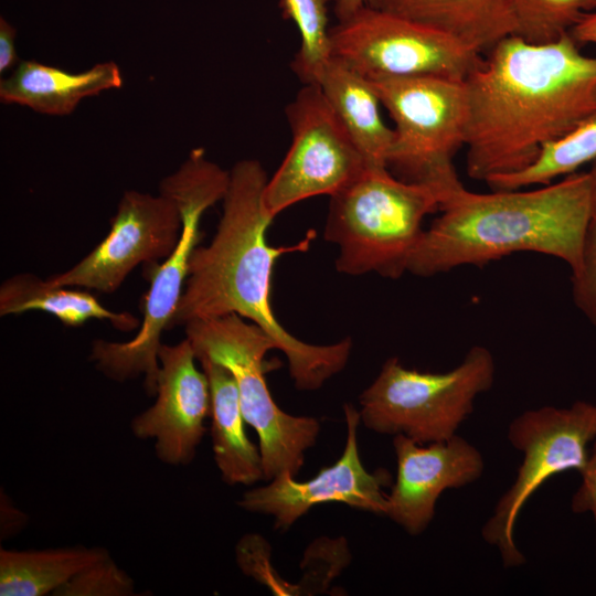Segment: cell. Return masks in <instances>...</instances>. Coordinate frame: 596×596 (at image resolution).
<instances>
[{
	"label": "cell",
	"mask_w": 596,
	"mask_h": 596,
	"mask_svg": "<svg viewBox=\"0 0 596 596\" xmlns=\"http://www.w3.org/2000/svg\"><path fill=\"white\" fill-rule=\"evenodd\" d=\"M465 82L466 170L479 181L524 170L596 110V56L570 32L549 43L507 36Z\"/></svg>",
	"instance_id": "cell-1"
},
{
	"label": "cell",
	"mask_w": 596,
	"mask_h": 596,
	"mask_svg": "<svg viewBox=\"0 0 596 596\" xmlns=\"http://www.w3.org/2000/svg\"><path fill=\"white\" fill-rule=\"evenodd\" d=\"M268 178L254 159L236 162L223 198L216 232L207 246H198L190 258L183 294L170 328L189 321L236 313L262 328L287 361L298 390L315 391L347 365L351 338L333 344L304 342L276 319L270 302L272 275L283 255L308 251L316 232L294 245L274 247L266 241L273 217L263 194Z\"/></svg>",
	"instance_id": "cell-2"
},
{
	"label": "cell",
	"mask_w": 596,
	"mask_h": 596,
	"mask_svg": "<svg viewBox=\"0 0 596 596\" xmlns=\"http://www.w3.org/2000/svg\"><path fill=\"white\" fill-rule=\"evenodd\" d=\"M589 210L588 172H573L533 190L477 193L451 188L440 215L424 230L407 272L422 277L481 266L518 252L581 264Z\"/></svg>",
	"instance_id": "cell-3"
},
{
	"label": "cell",
	"mask_w": 596,
	"mask_h": 596,
	"mask_svg": "<svg viewBox=\"0 0 596 596\" xmlns=\"http://www.w3.org/2000/svg\"><path fill=\"white\" fill-rule=\"evenodd\" d=\"M228 184L230 171L207 159L202 148L193 149L183 163L160 182L159 193L171 200L180 212L181 234L173 252L161 264H151L150 287L137 333L125 342L103 339L92 342L89 360L109 380L125 382L142 376L146 392L156 394L161 336L170 328L183 294L190 258L202 238V216L223 200Z\"/></svg>",
	"instance_id": "cell-4"
},
{
	"label": "cell",
	"mask_w": 596,
	"mask_h": 596,
	"mask_svg": "<svg viewBox=\"0 0 596 596\" xmlns=\"http://www.w3.org/2000/svg\"><path fill=\"white\" fill-rule=\"evenodd\" d=\"M450 184L408 182L387 167L368 166L330 196L324 238L339 248V273H375L397 279L407 272L424 219L439 211Z\"/></svg>",
	"instance_id": "cell-5"
},
{
	"label": "cell",
	"mask_w": 596,
	"mask_h": 596,
	"mask_svg": "<svg viewBox=\"0 0 596 596\" xmlns=\"http://www.w3.org/2000/svg\"><path fill=\"white\" fill-rule=\"evenodd\" d=\"M496 371L493 354L483 345L471 347L446 372L409 369L390 358L359 397L361 423L419 445L448 440L472 414L476 398L492 387Z\"/></svg>",
	"instance_id": "cell-6"
},
{
	"label": "cell",
	"mask_w": 596,
	"mask_h": 596,
	"mask_svg": "<svg viewBox=\"0 0 596 596\" xmlns=\"http://www.w3.org/2000/svg\"><path fill=\"white\" fill-rule=\"evenodd\" d=\"M184 329L196 360L210 359L234 376L245 421L258 436L265 480L280 473L296 477L305 453L317 443L320 423L288 414L275 403L265 380V356L276 349L275 342L236 313L189 321Z\"/></svg>",
	"instance_id": "cell-7"
},
{
	"label": "cell",
	"mask_w": 596,
	"mask_h": 596,
	"mask_svg": "<svg viewBox=\"0 0 596 596\" xmlns=\"http://www.w3.org/2000/svg\"><path fill=\"white\" fill-rule=\"evenodd\" d=\"M394 121L389 170L408 182L459 181L453 159L465 146L469 105L465 78L369 79Z\"/></svg>",
	"instance_id": "cell-8"
},
{
	"label": "cell",
	"mask_w": 596,
	"mask_h": 596,
	"mask_svg": "<svg viewBox=\"0 0 596 596\" xmlns=\"http://www.w3.org/2000/svg\"><path fill=\"white\" fill-rule=\"evenodd\" d=\"M510 445L522 454L514 481L499 498L481 528L486 543L497 549L505 568L525 564L514 541V526L532 494L555 475L583 470L589 444L596 438V403L576 401L528 409L508 426Z\"/></svg>",
	"instance_id": "cell-9"
},
{
	"label": "cell",
	"mask_w": 596,
	"mask_h": 596,
	"mask_svg": "<svg viewBox=\"0 0 596 596\" xmlns=\"http://www.w3.org/2000/svg\"><path fill=\"white\" fill-rule=\"evenodd\" d=\"M329 40L330 55L368 79L466 78L483 60L447 33L371 6L338 21Z\"/></svg>",
	"instance_id": "cell-10"
},
{
	"label": "cell",
	"mask_w": 596,
	"mask_h": 596,
	"mask_svg": "<svg viewBox=\"0 0 596 596\" xmlns=\"http://www.w3.org/2000/svg\"><path fill=\"white\" fill-rule=\"evenodd\" d=\"M285 113L291 146L263 194L273 219L302 200L338 193L368 167L318 85L304 84Z\"/></svg>",
	"instance_id": "cell-11"
},
{
	"label": "cell",
	"mask_w": 596,
	"mask_h": 596,
	"mask_svg": "<svg viewBox=\"0 0 596 596\" xmlns=\"http://www.w3.org/2000/svg\"><path fill=\"white\" fill-rule=\"evenodd\" d=\"M182 220L177 205L162 194L126 191L110 220L107 235L74 266L47 280L53 285L110 294L140 264L167 258L177 246Z\"/></svg>",
	"instance_id": "cell-12"
},
{
	"label": "cell",
	"mask_w": 596,
	"mask_h": 596,
	"mask_svg": "<svg viewBox=\"0 0 596 596\" xmlns=\"http://www.w3.org/2000/svg\"><path fill=\"white\" fill-rule=\"evenodd\" d=\"M347 439L342 455L329 467L307 481H297L289 473H280L269 483L245 491L237 505L252 513L272 515L274 528L288 530L312 507L339 502L352 508L384 515L386 508L385 486L391 475L384 469L369 472L362 464L358 447L360 413L352 404H345Z\"/></svg>",
	"instance_id": "cell-13"
},
{
	"label": "cell",
	"mask_w": 596,
	"mask_h": 596,
	"mask_svg": "<svg viewBox=\"0 0 596 596\" xmlns=\"http://www.w3.org/2000/svg\"><path fill=\"white\" fill-rule=\"evenodd\" d=\"M194 350L185 338L159 350L155 403L130 422L132 434L152 439L157 458L170 466L190 464L206 432L211 391Z\"/></svg>",
	"instance_id": "cell-14"
},
{
	"label": "cell",
	"mask_w": 596,
	"mask_h": 596,
	"mask_svg": "<svg viewBox=\"0 0 596 596\" xmlns=\"http://www.w3.org/2000/svg\"><path fill=\"white\" fill-rule=\"evenodd\" d=\"M397 472L386 494L384 515L411 535L423 533L435 515L440 494L477 481L485 471L481 453L458 434L445 441L419 445L393 438Z\"/></svg>",
	"instance_id": "cell-15"
},
{
	"label": "cell",
	"mask_w": 596,
	"mask_h": 596,
	"mask_svg": "<svg viewBox=\"0 0 596 596\" xmlns=\"http://www.w3.org/2000/svg\"><path fill=\"white\" fill-rule=\"evenodd\" d=\"M121 85L120 68L111 61L78 73L36 61H21L10 76L0 81V99L40 114L65 116L73 113L82 99Z\"/></svg>",
	"instance_id": "cell-16"
},
{
	"label": "cell",
	"mask_w": 596,
	"mask_h": 596,
	"mask_svg": "<svg viewBox=\"0 0 596 596\" xmlns=\"http://www.w3.org/2000/svg\"><path fill=\"white\" fill-rule=\"evenodd\" d=\"M347 129L368 166L387 167L394 138L381 116V102L370 81L331 56L315 82Z\"/></svg>",
	"instance_id": "cell-17"
},
{
	"label": "cell",
	"mask_w": 596,
	"mask_h": 596,
	"mask_svg": "<svg viewBox=\"0 0 596 596\" xmlns=\"http://www.w3.org/2000/svg\"><path fill=\"white\" fill-rule=\"evenodd\" d=\"M211 391V438L215 465L228 486H251L265 480L262 456L247 437L237 385L223 365L198 359Z\"/></svg>",
	"instance_id": "cell-18"
},
{
	"label": "cell",
	"mask_w": 596,
	"mask_h": 596,
	"mask_svg": "<svg viewBox=\"0 0 596 596\" xmlns=\"http://www.w3.org/2000/svg\"><path fill=\"white\" fill-rule=\"evenodd\" d=\"M375 7L447 33L480 54L515 33L512 0H376Z\"/></svg>",
	"instance_id": "cell-19"
},
{
	"label": "cell",
	"mask_w": 596,
	"mask_h": 596,
	"mask_svg": "<svg viewBox=\"0 0 596 596\" xmlns=\"http://www.w3.org/2000/svg\"><path fill=\"white\" fill-rule=\"evenodd\" d=\"M35 310L54 316L67 327H79L91 319H98L129 332L141 323L130 312L109 310L84 288L53 285L31 273L15 274L1 284V317Z\"/></svg>",
	"instance_id": "cell-20"
},
{
	"label": "cell",
	"mask_w": 596,
	"mask_h": 596,
	"mask_svg": "<svg viewBox=\"0 0 596 596\" xmlns=\"http://www.w3.org/2000/svg\"><path fill=\"white\" fill-rule=\"evenodd\" d=\"M109 553L100 546L0 550V596L53 595L83 568Z\"/></svg>",
	"instance_id": "cell-21"
},
{
	"label": "cell",
	"mask_w": 596,
	"mask_h": 596,
	"mask_svg": "<svg viewBox=\"0 0 596 596\" xmlns=\"http://www.w3.org/2000/svg\"><path fill=\"white\" fill-rule=\"evenodd\" d=\"M596 161V110L563 138L543 148L522 171L486 181L491 190H517L544 185Z\"/></svg>",
	"instance_id": "cell-22"
},
{
	"label": "cell",
	"mask_w": 596,
	"mask_h": 596,
	"mask_svg": "<svg viewBox=\"0 0 596 596\" xmlns=\"http://www.w3.org/2000/svg\"><path fill=\"white\" fill-rule=\"evenodd\" d=\"M328 0H279L285 19L299 31L301 43L291 68L304 84H312L330 57Z\"/></svg>",
	"instance_id": "cell-23"
},
{
	"label": "cell",
	"mask_w": 596,
	"mask_h": 596,
	"mask_svg": "<svg viewBox=\"0 0 596 596\" xmlns=\"http://www.w3.org/2000/svg\"><path fill=\"white\" fill-rule=\"evenodd\" d=\"M596 0H512L514 35L531 43H549L568 33Z\"/></svg>",
	"instance_id": "cell-24"
},
{
	"label": "cell",
	"mask_w": 596,
	"mask_h": 596,
	"mask_svg": "<svg viewBox=\"0 0 596 596\" xmlns=\"http://www.w3.org/2000/svg\"><path fill=\"white\" fill-rule=\"evenodd\" d=\"M589 210L585 227L582 258L572 273V296L576 308L596 328V161L589 169Z\"/></svg>",
	"instance_id": "cell-25"
},
{
	"label": "cell",
	"mask_w": 596,
	"mask_h": 596,
	"mask_svg": "<svg viewBox=\"0 0 596 596\" xmlns=\"http://www.w3.org/2000/svg\"><path fill=\"white\" fill-rule=\"evenodd\" d=\"M132 578L120 568L110 554L91 564L60 587L54 596H130L135 595Z\"/></svg>",
	"instance_id": "cell-26"
},
{
	"label": "cell",
	"mask_w": 596,
	"mask_h": 596,
	"mask_svg": "<svg viewBox=\"0 0 596 596\" xmlns=\"http://www.w3.org/2000/svg\"><path fill=\"white\" fill-rule=\"evenodd\" d=\"M579 475L582 480L572 496L571 510L576 514H592L595 524L596 558V438L593 441L586 464Z\"/></svg>",
	"instance_id": "cell-27"
},
{
	"label": "cell",
	"mask_w": 596,
	"mask_h": 596,
	"mask_svg": "<svg viewBox=\"0 0 596 596\" xmlns=\"http://www.w3.org/2000/svg\"><path fill=\"white\" fill-rule=\"evenodd\" d=\"M29 522V517L2 491L0 496V539L10 540L20 533Z\"/></svg>",
	"instance_id": "cell-28"
},
{
	"label": "cell",
	"mask_w": 596,
	"mask_h": 596,
	"mask_svg": "<svg viewBox=\"0 0 596 596\" xmlns=\"http://www.w3.org/2000/svg\"><path fill=\"white\" fill-rule=\"evenodd\" d=\"M15 28L3 17L0 18V73L3 74L19 63L15 50Z\"/></svg>",
	"instance_id": "cell-29"
},
{
	"label": "cell",
	"mask_w": 596,
	"mask_h": 596,
	"mask_svg": "<svg viewBox=\"0 0 596 596\" xmlns=\"http://www.w3.org/2000/svg\"><path fill=\"white\" fill-rule=\"evenodd\" d=\"M570 34L578 45H596V9L583 15L570 31Z\"/></svg>",
	"instance_id": "cell-30"
},
{
	"label": "cell",
	"mask_w": 596,
	"mask_h": 596,
	"mask_svg": "<svg viewBox=\"0 0 596 596\" xmlns=\"http://www.w3.org/2000/svg\"><path fill=\"white\" fill-rule=\"evenodd\" d=\"M375 4L376 0H336L334 14L338 21H342L364 6L375 7Z\"/></svg>",
	"instance_id": "cell-31"
}]
</instances>
